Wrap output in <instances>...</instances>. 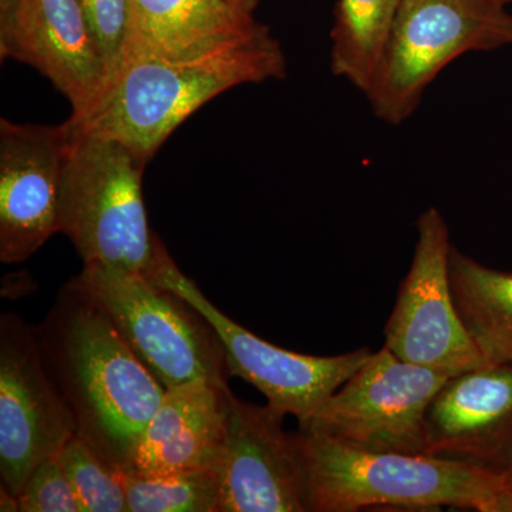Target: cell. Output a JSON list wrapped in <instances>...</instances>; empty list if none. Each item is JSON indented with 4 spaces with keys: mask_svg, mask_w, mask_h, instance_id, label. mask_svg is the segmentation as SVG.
I'll use <instances>...</instances> for the list:
<instances>
[{
    "mask_svg": "<svg viewBox=\"0 0 512 512\" xmlns=\"http://www.w3.org/2000/svg\"><path fill=\"white\" fill-rule=\"evenodd\" d=\"M43 74L72 104V116L92 107L107 67L79 0H22L12 57Z\"/></svg>",
    "mask_w": 512,
    "mask_h": 512,
    "instance_id": "5bb4252c",
    "label": "cell"
},
{
    "mask_svg": "<svg viewBox=\"0 0 512 512\" xmlns=\"http://www.w3.org/2000/svg\"><path fill=\"white\" fill-rule=\"evenodd\" d=\"M264 26L225 0H130L120 66L197 59L244 42Z\"/></svg>",
    "mask_w": 512,
    "mask_h": 512,
    "instance_id": "2e32d148",
    "label": "cell"
},
{
    "mask_svg": "<svg viewBox=\"0 0 512 512\" xmlns=\"http://www.w3.org/2000/svg\"><path fill=\"white\" fill-rule=\"evenodd\" d=\"M67 127L59 232L72 241L84 265L146 275L156 241L144 204L147 164L120 141Z\"/></svg>",
    "mask_w": 512,
    "mask_h": 512,
    "instance_id": "277c9868",
    "label": "cell"
},
{
    "mask_svg": "<svg viewBox=\"0 0 512 512\" xmlns=\"http://www.w3.org/2000/svg\"><path fill=\"white\" fill-rule=\"evenodd\" d=\"M66 123L0 119V261L20 264L59 232V194L69 148Z\"/></svg>",
    "mask_w": 512,
    "mask_h": 512,
    "instance_id": "8fae6325",
    "label": "cell"
},
{
    "mask_svg": "<svg viewBox=\"0 0 512 512\" xmlns=\"http://www.w3.org/2000/svg\"><path fill=\"white\" fill-rule=\"evenodd\" d=\"M126 488L127 512H220V484L215 471L126 474Z\"/></svg>",
    "mask_w": 512,
    "mask_h": 512,
    "instance_id": "d6986e66",
    "label": "cell"
},
{
    "mask_svg": "<svg viewBox=\"0 0 512 512\" xmlns=\"http://www.w3.org/2000/svg\"><path fill=\"white\" fill-rule=\"evenodd\" d=\"M507 3H512V0H507Z\"/></svg>",
    "mask_w": 512,
    "mask_h": 512,
    "instance_id": "4316f807",
    "label": "cell"
},
{
    "mask_svg": "<svg viewBox=\"0 0 512 512\" xmlns=\"http://www.w3.org/2000/svg\"><path fill=\"white\" fill-rule=\"evenodd\" d=\"M504 2L507 3V0H504ZM507 5H508V3H507Z\"/></svg>",
    "mask_w": 512,
    "mask_h": 512,
    "instance_id": "83f0119b",
    "label": "cell"
},
{
    "mask_svg": "<svg viewBox=\"0 0 512 512\" xmlns=\"http://www.w3.org/2000/svg\"><path fill=\"white\" fill-rule=\"evenodd\" d=\"M33 330L77 436L127 474L164 387L74 278Z\"/></svg>",
    "mask_w": 512,
    "mask_h": 512,
    "instance_id": "6da1fadb",
    "label": "cell"
},
{
    "mask_svg": "<svg viewBox=\"0 0 512 512\" xmlns=\"http://www.w3.org/2000/svg\"><path fill=\"white\" fill-rule=\"evenodd\" d=\"M427 456L500 470L512 446V363L448 377L426 416Z\"/></svg>",
    "mask_w": 512,
    "mask_h": 512,
    "instance_id": "4fadbf2b",
    "label": "cell"
},
{
    "mask_svg": "<svg viewBox=\"0 0 512 512\" xmlns=\"http://www.w3.org/2000/svg\"><path fill=\"white\" fill-rule=\"evenodd\" d=\"M18 497L20 512H84L59 456L40 464Z\"/></svg>",
    "mask_w": 512,
    "mask_h": 512,
    "instance_id": "44dd1931",
    "label": "cell"
},
{
    "mask_svg": "<svg viewBox=\"0 0 512 512\" xmlns=\"http://www.w3.org/2000/svg\"><path fill=\"white\" fill-rule=\"evenodd\" d=\"M285 414L228 393L217 474L220 512H306L301 458Z\"/></svg>",
    "mask_w": 512,
    "mask_h": 512,
    "instance_id": "7c38bea8",
    "label": "cell"
},
{
    "mask_svg": "<svg viewBox=\"0 0 512 512\" xmlns=\"http://www.w3.org/2000/svg\"><path fill=\"white\" fill-rule=\"evenodd\" d=\"M232 8L241 10L247 15L254 16L256 8H258L259 0H225Z\"/></svg>",
    "mask_w": 512,
    "mask_h": 512,
    "instance_id": "d4e9b609",
    "label": "cell"
},
{
    "mask_svg": "<svg viewBox=\"0 0 512 512\" xmlns=\"http://www.w3.org/2000/svg\"><path fill=\"white\" fill-rule=\"evenodd\" d=\"M0 511L18 512L20 511L19 497L9 490L6 485H0Z\"/></svg>",
    "mask_w": 512,
    "mask_h": 512,
    "instance_id": "cb8c5ba5",
    "label": "cell"
},
{
    "mask_svg": "<svg viewBox=\"0 0 512 512\" xmlns=\"http://www.w3.org/2000/svg\"><path fill=\"white\" fill-rule=\"evenodd\" d=\"M107 67V80L119 69L126 40L130 0H79Z\"/></svg>",
    "mask_w": 512,
    "mask_h": 512,
    "instance_id": "7402d4cb",
    "label": "cell"
},
{
    "mask_svg": "<svg viewBox=\"0 0 512 512\" xmlns=\"http://www.w3.org/2000/svg\"><path fill=\"white\" fill-rule=\"evenodd\" d=\"M450 285L458 315L485 359L512 363V272L488 268L453 245Z\"/></svg>",
    "mask_w": 512,
    "mask_h": 512,
    "instance_id": "e0dca14e",
    "label": "cell"
},
{
    "mask_svg": "<svg viewBox=\"0 0 512 512\" xmlns=\"http://www.w3.org/2000/svg\"><path fill=\"white\" fill-rule=\"evenodd\" d=\"M22 0H0V57H12L16 25Z\"/></svg>",
    "mask_w": 512,
    "mask_h": 512,
    "instance_id": "603a6c76",
    "label": "cell"
},
{
    "mask_svg": "<svg viewBox=\"0 0 512 512\" xmlns=\"http://www.w3.org/2000/svg\"><path fill=\"white\" fill-rule=\"evenodd\" d=\"M512 46L504 0H402L366 97L377 119L402 124L458 57Z\"/></svg>",
    "mask_w": 512,
    "mask_h": 512,
    "instance_id": "5b68a950",
    "label": "cell"
},
{
    "mask_svg": "<svg viewBox=\"0 0 512 512\" xmlns=\"http://www.w3.org/2000/svg\"><path fill=\"white\" fill-rule=\"evenodd\" d=\"M229 392V386L210 382L165 389L127 474L217 471L227 433Z\"/></svg>",
    "mask_w": 512,
    "mask_h": 512,
    "instance_id": "9a60e30c",
    "label": "cell"
},
{
    "mask_svg": "<svg viewBox=\"0 0 512 512\" xmlns=\"http://www.w3.org/2000/svg\"><path fill=\"white\" fill-rule=\"evenodd\" d=\"M84 512H127L126 473L74 434L59 454Z\"/></svg>",
    "mask_w": 512,
    "mask_h": 512,
    "instance_id": "ffe728a7",
    "label": "cell"
},
{
    "mask_svg": "<svg viewBox=\"0 0 512 512\" xmlns=\"http://www.w3.org/2000/svg\"><path fill=\"white\" fill-rule=\"evenodd\" d=\"M146 276L178 293L207 318L227 352L229 375L252 384L269 406L295 417L298 424L311 419L372 355L367 348L339 356L302 355L266 342L222 313L175 264L157 235Z\"/></svg>",
    "mask_w": 512,
    "mask_h": 512,
    "instance_id": "ba28073f",
    "label": "cell"
},
{
    "mask_svg": "<svg viewBox=\"0 0 512 512\" xmlns=\"http://www.w3.org/2000/svg\"><path fill=\"white\" fill-rule=\"evenodd\" d=\"M76 434L69 406L45 365L32 325L0 315V476L20 494L40 464Z\"/></svg>",
    "mask_w": 512,
    "mask_h": 512,
    "instance_id": "30bf717a",
    "label": "cell"
},
{
    "mask_svg": "<svg viewBox=\"0 0 512 512\" xmlns=\"http://www.w3.org/2000/svg\"><path fill=\"white\" fill-rule=\"evenodd\" d=\"M500 471L504 474L505 478H507V483L510 485V490L512 493V446L510 451H508L507 458H505L504 464L501 466Z\"/></svg>",
    "mask_w": 512,
    "mask_h": 512,
    "instance_id": "484cf974",
    "label": "cell"
},
{
    "mask_svg": "<svg viewBox=\"0 0 512 512\" xmlns=\"http://www.w3.org/2000/svg\"><path fill=\"white\" fill-rule=\"evenodd\" d=\"M413 261L384 328V346L407 362L448 376L488 362L458 315L450 285L453 244L437 208L421 212Z\"/></svg>",
    "mask_w": 512,
    "mask_h": 512,
    "instance_id": "9c48e42d",
    "label": "cell"
},
{
    "mask_svg": "<svg viewBox=\"0 0 512 512\" xmlns=\"http://www.w3.org/2000/svg\"><path fill=\"white\" fill-rule=\"evenodd\" d=\"M448 377L383 346L299 431L359 450L426 454L427 410Z\"/></svg>",
    "mask_w": 512,
    "mask_h": 512,
    "instance_id": "52a82bcc",
    "label": "cell"
},
{
    "mask_svg": "<svg viewBox=\"0 0 512 512\" xmlns=\"http://www.w3.org/2000/svg\"><path fill=\"white\" fill-rule=\"evenodd\" d=\"M164 389L192 382L228 386L227 352L210 322L146 275L84 265L74 276Z\"/></svg>",
    "mask_w": 512,
    "mask_h": 512,
    "instance_id": "8992f818",
    "label": "cell"
},
{
    "mask_svg": "<svg viewBox=\"0 0 512 512\" xmlns=\"http://www.w3.org/2000/svg\"><path fill=\"white\" fill-rule=\"evenodd\" d=\"M295 437L306 512L375 507L512 512L510 485L497 468L427 454L359 450L299 430Z\"/></svg>",
    "mask_w": 512,
    "mask_h": 512,
    "instance_id": "3957f363",
    "label": "cell"
},
{
    "mask_svg": "<svg viewBox=\"0 0 512 512\" xmlns=\"http://www.w3.org/2000/svg\"><path fill=\"white\" fill-rule=\"evenodd\" d=\"M402 0H338L332 72L366 93L382 59Z\"/></svg>",
    "mask_w": 512,
    "mask_h": 512,
    "instance_id": "ac0fdd59",
    "label": "cell"
},
{
    "mask_svg": "<svg viewBox=\"0 0 512 512\" xmlns=\"http://www.w3.org/2000/svg\"><path fill=\"white\" fill-rule=\"evenodd\" d=\"M286 59L268 26L244 42L190 60L121 64L73 130L126 144L144 164L195 111L242 84L284 79Z\"/></svg>",
    "mask_w": 512,
    "mask_h": 512,
    "instance_id": "7a4b0ae2",
    "label": "cell"
}]
</instances>
